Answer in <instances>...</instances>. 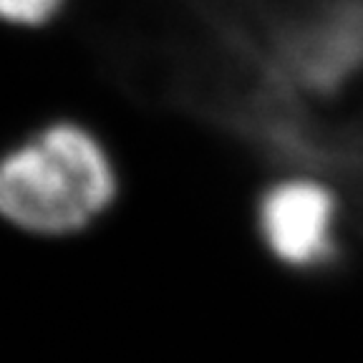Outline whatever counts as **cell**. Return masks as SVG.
Returning a JSON list of instances; mask_svg holds the SVG:
<instances>
[{"mask_svg":"<svg viewBox=\"0 0 363 363\" xmlns=\"http://www.w3.org/2000/svg\"><path fill=\"white\" fill-rule=\"evenodd\" d=\"M66 0H0V21L18 28H43L61 16Z\"/></svg>","mask_w":363,"mask_h":363,"instance_id":"cell-3","label":"cell"},{"mask_svg":"<svg viewBox=\"0 0 363 363\" xmlns=\"http://www.w3.org/2000/svg\"><path fill=\"white\" fill-rule=\"evenodd\" d=\"M121 194L119 157L86 121L53 119L0 157V217L33 238L94 233Z\"/></svg>","mask_w":363,"mask_h":363,"instance_id":"cell-1","label":"cell"},{"mask_svg":"<svg viewBox=\"0 0 363 363\" xmlns=\"http://www.w3.org/2000/svg\"><path fill=\"white\" fill-rule=\"evenodd\" d=\"M265 255L290 272H315L343 252L346 197L315 172H283L260 187L252 207Z\"/></svg>","mask_w":363,"mask_h":363,"instance_id":"cell-2","label":"cell"}]
</instances>
